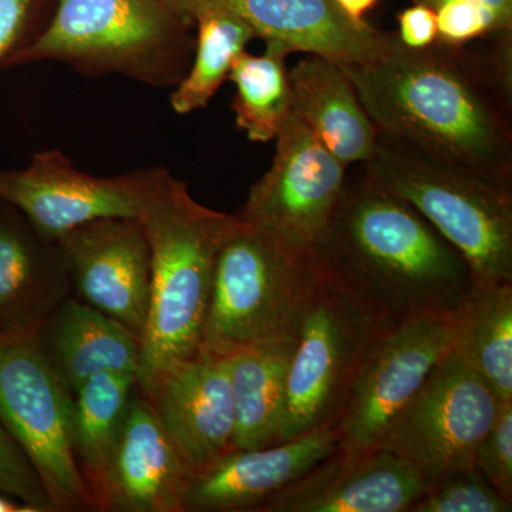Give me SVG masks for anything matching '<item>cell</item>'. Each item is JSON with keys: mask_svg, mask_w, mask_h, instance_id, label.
Instances as JSON below:
<instances>
[{"mask_svg": "<svg viewBox=\"0 0 512 512\" xmlns=\"http://www.w3.org/2000/svg\"><path fill=\"white\" fill-rule=\"evenodd\" d=\"M495 36L481 53L440 39L410 49L393 32L373 59L340 67L379 133L512 183V39Z\"/></svg>", "mask_w": 512, "mask_h": 512, "instance_id": "obj_1", "label": "cell"}, {"mask_svg": "<svg viewBox=\"0 0 512 512\" xmlns=\"http://www.w3.org/2000/svg\"><path fill=\"white\" fill-rule=\"evenodd\" d=\"M316 256L384 332L414 319L454 318L476 286L458 249L365 174L346 184Z\"/></svg>", "mask_w": 512, "mask_h": 512, "instance_id": "obj_2", "label": "cell"}, {"mask_svg": "<svg viewBox=\"0 0 512 512\" xmlns=\"http://www.w3.org/2000/svg\"><path fill=\"white\" fill-rule=\"evenodd\" d=\"M137 221L151 255V302L140 339L141 367L197 356L218 254L242 220L204 207L183 181L165 168H151Z\"/></svg>", "mask_w": 512, "mask_h": 512, "instance_id": "obj_3", "label": "cell"}, {"mask_svg": "<svg viewBox=\"0 0 512 512\" xmlns=\"http://www.w3.org/2000/svg\"><path fill=\"white\" fill-rule=\"evenodd\" d=\"M191 29L160 0H56L42 35L3 67L60 62L87 76L175 87L194 55Z\"/></svg>", "mask_w": 512, "mask_h": 512, "instance_id": "obj_4", "label": "cell"}, {"mask_svg": "<svg viewBox=\"0 0 512 512\" xmlns=\"http://www.w3.org/2000/svg\"><path fill=\"white\" fill-rule=\"evenodd\" d=\"M367 178L423 215L466 258L476 285L512 282V183L379 133Z\"/></svg>", "mask_w": 512, "mask_h": 512, "instance_id": "obj_5", "label": "cell"}, {"mask_svg": "<svg viewBox=\"0 0 512 512\" xmlns=\"http://www.w3.org/2000/svg\"><path fill=\"white\" fill-rule=\"evenodd\" d=\"M316 264V255L292 254L242 221L218 254L200 353L229 357L298 339Z\"/></svg>", "mask_w": 512, "mask_h": 512, "instance_id": "obj_6", "label": "cell"}, {"mask_svg": "<svg viewBox=\"0 0 512 512\" xmlns=\"http://www.w3.org/2000/svg\"><path fill=\"white\" fill-rule=\"evenodd\" d=\"M318 259L286 379L282 441L335 427L384 330Z\"/></svg>", "mask_w": 512, "mask_h": 512, "instance_id": "obj_7", "label": "cell"}, {"mask_svg": "<svg viewBox=\"0 0 512 512\" xmlns=\"http://www.w3.org/2000/svg\"><path fill=\"white\" fill-rule=\"evenodd\" d=\"M74 393L33 339L0 340V423L59 511L96 510L73 451Z\"/></svg>", "mask_w": 512, "mask_h": 512, "instance_id": "obj_8", "label": "cell"}, {"mask_svg": "<svg viewBox=\"0 0 512 512\" xmlns=\"http://www.w3.org/2000/svg\"><path fill=\"white\" fill-rule=\"evenodd\" d=\"M275 140L274 163L238 217L292 254L316 255L348 184L346 165L292 111Z\"/></svg>", "mask_w": 512, "mask_h": 512, "instance_id": "obj_9", "label": "cell"}, {"mask_svg": "<svg viewBox=\"0 0 512 512\" xmlns=\"http://www.w3.org/2000/svg\"><path fill=\"white\" fill-rule=\"evenodd\" d=\"M491 387L454 350L390 424L379 448L420 471L427 484L474 466V453L501 406Z\"/></svg>", "mask_w": 512, "mask_h": 512, "instance_id": "obj_10", "label": "cell"}, {"mask_svg": "<svg viewBox=\"0 0 512 512\" xmlns=\"http://www.w3.org/2000/svg\"><path fill=\"white\" fill-rule=\"evenodd\" d=\"M453 343V318L414 319L384 332L367 353L336 423L339 453L362 457L376 451Z\"/></svg>", "mask_w": 512, "mask_h": 512, "instance_id": "obj_11", "label": "cell"}, {"mask_svg": "<svg viewBox=\"0 0 512 512\" xmlns=\"http://www.w3.org/2000/svg\"><path fill=\"white\" fill-rule=\"evenodd\" d=\"M150 170L96 177L60 150L33 154L22 170H0V200L12 205L47 241L101 218H137Z\"/></svg>", "mask_w": 512, "mask_h": 512, "instance_id": "obj_12", "label": "cell"}, {"mask_svg": "<svg viewBox=\"0 0 512 512\" xmlns=\"http://www.w3.org/2000/svg\"><path fill=\"white\" fill-rule=\"evenodd\" d=\"M137 387L192 471L234 450L227 357L202 355L143 366Z\"/></svg>", "mask_w": 512, "mask_h": 512, "instance_id": "obj_13", "label": "cell"}, {"mask_svg": "<svg viewBox=\"0 0 512 512\" xmlns=\"http://www.w3.org/2000/svg\"><path fill=\"white\" fill-rule=\"evenodd\" d=\"M57 242L77 299L141 339L151 302V255L137 218L87 222Z\"/></svg>", "mask_w": 512, "mask_h": 512, "instance_id": "obj_14", "label": "cell"}, {"mask_svg": "<svg viewBox=\"0 0 512 512\" xmlns=\"http://www.w3.org/2000/svg\"><path fill=\"white\" fill-rule=\"evenodd\" d=\"M338 450L335 427H322L274 446L234 448L192 471L184 512H255Z\"/></svg>", "mask_w": 512, "mask_h": 512, "instance_id": "obj_15", "label": "cell"}, {"mask_svg": "<svg viewBox=\"0 0 512 512\" xmlns=\"http://www.w3.org/2000/svg\"><path fill=\"white\" fill-rule=\"evenodd\" d=\"M426 487L417 468L383 448L362 457L336 450L255 512H409Z\"/></svg>", "mask_w": 512, "mask_h": 512, "instance_id": "obj_16", "label": "cell"}, {"mask_svg": "<svg viewBox=\"0 0 512 512\" xmlns=\"http://www.w3.org/2000/svg\"><path fill=\"white\" fill-rule=\"evenodd\" d=\"M191 474L192 468L137 387L111 457L97 510L184 512V495Z\"/></svg>", "mask_w": 512, "mask_h": 512, "instance_id": "obj_17", "label": "cell"}, {"mask_svg": "<svg viewBox=\"0 0 512 512\" xmlns=\"http://www.w3.org/2000/svg\"><path fill=\"white\" fill-rule=\"evenodd\" d=\"M69 296L59 242L40 237L16 208L0 200V340L35 338Z\"/></svg>", "mask_w": 512, "mask_h": 512, "instance_id": "obj_18", "label": "cell"}, {"mask_svg": "<svg viewBox=\"0 0 512 512\" xmlns=\"http://www.w3.org/2000/svg\"><path fill=\"white\" fill-rule=\"evenodd\" d=\"M241 16L265 43L346 66L382 52L389 32L356 20L336 0H208ZM194 3V2H192Z\"/></svg>", "mask_w": 512, "mask_h": 512, "instance_id": "obj_19", "label": "cell"}, {"mask_svg": "<svg viewBox=\"0 0 512 512\" xmlns=\"http://www.w3.org/2000/svg\"><path fill=\"white\" fill-rule=\"evenodd\" d=\"M33 342L73 393L100 373L137 375L143 359L133 330L72 296L57 306Z\"/></svg>", "mask_w": 512, "mask_h": 512, "instance_id": "obj_20", "label": "cell"}, {"mask_svg": "<svg viewBox=\"0 0 512 512\" xmlns=\"http://www.w3.org/2000/svg\"><path fill=\"white\" fill-rule=\"evenodd\" d=\"M292 113L340 163H367L379 131L367 116L355 86L339 64L308 56L289 72Z\"/></svg>", "mask_w": 512, "mask_h": 512, "instance_id": "obj_21", "label": "cell"}, {"mask_svg": "<svg viewBox=\"0 0 512 512\" xmlns=\"http://www.w3.org/2000/svg\"><path fill=\"white\" fill-rule=\"evenodd\" d=\"M296 339L239 350L227 357L234 402V448L281 443L286 417V379Z\"/></svg>", "mask_w": 512, "mask_h": 512, "instance_id": "obj_22", "label": "cell"}, {"mask_svg": "<svg viewBox=\"0 0 512 512\" xmlns=\"http://www.w3.org/2000/svg\"><path fill=\"white\" fill-rule=\"evenodd\" d=\"M453 320L454 352L500 402L512 400V282L474 286Z\"/></svg>", "mask_w": 512, "mask_h": 512, "instance_id": "obj_23", "label": "cell"}, {"mask_svg": "<svg viewBox=\"0 0 512 512\" xmlns=\"http://www.w3.org/2000/svg\"><path fill=\"white\" fill-rule=\"evenodd\" d=\"M136 384L134 373H100L74 392V457L96 510Z\"/></svg>", "mask_w": 512, "mask_h": 512, "instance_id": "obj_24", "label": "cell"}, {"mask_svg": "<svg viewBox=\"0 0 512 512\" xmlns=\"http://www.w3.org/2000/svg\"><path fill=\"white\" fill-rule=\"evenodd\" d=\"M192 19L198 29L194 55L171 94V107L178 114L204 109L228 80L235 60L256 37L241 16L208 0H194Z\"/></svg>", "mask_w": 512, "mask_h": 512, "instance_id": "obj_25", "label": "cell"}, {"mask_svg": "<svg viewBox=\"0 0 512 512\" xmlns=\"http://www.w3.org/2000/svg\"><path fill=\"white\" fill-rule=\"evenodd\" d=\"M289 53L279 43H266L264 55L244 52L229 72L228 79L237 87L232 101L235 123L256 143L275 140L291 114V83L285 67Z\"/></svg>", "mask_w": 512, "mask_h": 512, "instance_id": "obj_26", "label": "cell"}, {"mask_svg": "<svg viewBox=\"0 0 512 512\" xmlns=\"http://www.w3.org/2000/svg\"><path fill=\"white\" fill-rule=\"evenodd\" d=\"M511 501L474 466L450 471L427 484L409 512H511Z\"/></svg>", "mask_w": 512, "mask_h": 512, "instance_id": "obj_27", "label": "cell"}, {"mask_svg": "<svg viewBox=\"0 0 512 512\" xmlns=\"http://www.w3.org/2000/svg\"><path fill=\"white\" fill-rule=\"evenodd\" d=\"M0 493L10 495L37 512H56L42 478L22 447L0 423Z\"/></svg>", "mask_w": 512, "mask_h": 512, "instance_id": "obj_28", "label": "cell"}, {"mask_svg": "<svg viewBox=\"0 0 512 512\" xmlns=\"http://www.w3.org/2000/svg\"><path fill=\"white\" fill-rule=\"evenodd\" d=\"M437 15L439 39L453 45L512 30V20L474 0H446L433 9Z\"/></svg>", "mask_w": 512, "mask_h": 512, "instance_id": "obj_29", "label": "cell"}, {"mask_svg": "<svg viewBox=\"0 0 512 512\" xmlns=\"http://www.w3.org/2000/svg\"><path fill=\"white\" fill-rule=\"evenodd\" d=\"M473 464L512 503V400L501 403L493 426L476 448Z\"/></svg>", "mask_w": 512, "mask_h": 512, "instance_id": "obj_30", "label": "cell"}, {"mask_svg": "<svg viewBox=\"0 0 512 512\" xmlns=\"http://www.w3.org/2000/svg\"><path fill=\"white\" fill-rule=\"evenodd\" d=\"M56 0H0V67L42 35Z\"/></svg>", "mask_w": 512, "mask_h": 512, "instance_id": "obj_31", "label": "cell"}, {"mask_svg": "<svg viewBox=\"0 0 512 512\" xmlns=\"http://www.w3.org/2000/svg\"><path fill=\"white\" fill-rule=\"evenodd\" d=\"M399 32H396L400 43L410 49H423L439 40L437 15L430 6L414 3L397 16Z\"/></svg>", "mask_w": 512, "mask_h": 512, "instance_id": "obj_32", "label": "cell"}, {"mask_svg": "<svg viewBox=\"0 0 512 512\" xmlns=\"http://www.w3.org/2000/svg\"><path fill=\"white\" fill-rule=\"evenodd\" d=\"M443 2H446V0H414V3H423V5L430 6L431 9L436 8ZM474 2L483 3L488 8L500 13L503 18L512 20V0H474Z\"/></svg>", "mask_w": 512, "mask_h": 512, "instance_id": "obj_33", "label": "cell"}, {"mask_svg": "<svg viewBox=\"0 0 512 512\" xmlns=\"http://www.w3.org/2000/svg\"><path fill=\"white\" fill-rule=\"evenodd\" d=\"M353 19L363 20V15L375 8L379 0H336Z\"/></svg>", "mask_w": 512, "mask_h": 512, "instance_id": "obj_34", "label": "cell"}, {"mask_svg": "<svg viewBox=\"0 0 512 512\" xmlns=\"http://www.w3.org/2000/svg\"><path fill=\"white\" fill-rule=\"evenodd\" d=\"M160 2L194 28V19L191 15L192 0H160Z\"/></svg>", "mask_w": 512, "mask_h": 512, "instance_id": "obj_35", "label": "cell"}, {"mask_svg": "<svg viewBox=\"0 0 512 512\" xmlns=\"http://www.w3.org/2000/svg\"><path fill=\"white\" fill-rule=\"evenodd\" d=\"M0 512H37L30 505L19 500H12L10 495L0 493Z\"/></svg>", "mask_w": 512, "mask_h": 512, "instance_id": "obj_36", "label": "cell"}]
</instances>
